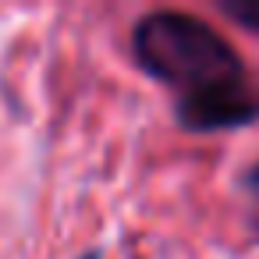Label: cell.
Instances as JSON below:
<instances>
[{
    "label": "cell",
    "instance_id": "obj_2",
    "mask_svg": "<svg viewBox=\"0 0 259 259\" xmlns=\"http://www.w3.org/2000/svg\"><path fill=\"white\" fill-rule=\"evenodd\" d=\"M174 121L195 135L248 128L259 121V85L252 78H238L227 85H213L206 93L181 96L174 100Z\"/></svg>",
    "mask_w": 259,
    "mask_h": 259
},
{
    "label": "cell",
    "instance_id": "obj_5",
    "mask_svg": "<svg viewBox=\"0 0 259 259\" xmlns=\"http://www.w3.org/2000/svg\"><path fill=\"white\" fill-rule=\"evenodd\" d=\"M78 259H100V252H85V255H78Z\"/></svg>",
    "mask_w": 259,
    "mask_h": 259
},
{
    "label": "cell",
    "instance_id": "obj_1",
    "mask_svg": "<svg viewBox=\"0 0 259 259\" xmlns=\"http://www.w3.org/2000/svg\"><path fill=\"white\" fill-rule=\"evenodd\" d=\"M135 64L167 85L174 100L248 78L238 50L202 18L185 11H149L132 29Z\"/></svg>",
    "mask_w": 259,
    "mask_h": 259
},
{
    "label": "cell",
    "instance_id": "obj_3",
    "mask_svg": "<svg viewBox=\"0 0 259 259\" xmlns=\"http://www.w3.org/2000/svg\"><path fill=\"white\" fill-rule=\"evenodd\" d=\"M220 11L259 36V0H220Z\"/></svg>",
    "mask_w": 259,
    "mask_h": 259
},
{
    "label": "cell",
    "instance_id": "obj_4",
    "mask_svg": "<svg viewBox=\"0 0 259 259\" xmlns=\"http://www.w3.org/2000/svg\"><path fill=\"white\" fill-rule=\"evenodd\" d=\"M241 185H245V188H248V192H252V195L259 199V163H252V167L245 170V178H241Z\"/></svg>",
    "mask_w": 259,
    "mask_h": 259
}]
</instances>
